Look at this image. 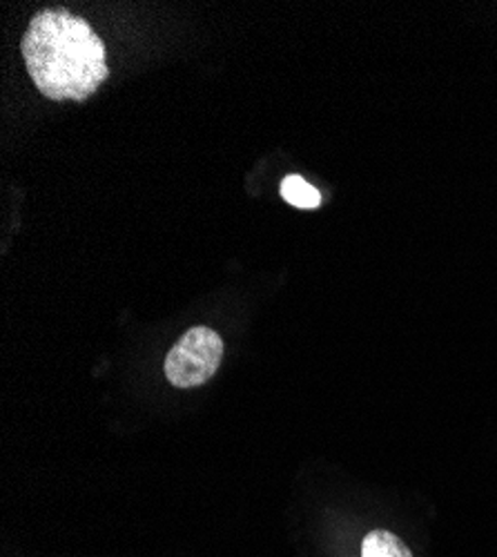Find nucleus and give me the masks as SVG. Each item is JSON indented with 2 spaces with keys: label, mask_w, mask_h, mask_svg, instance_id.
<instances>
[{
  "label": "nucleus",
  "mask_w": 497,
  "mask_h": 557,
  "mask_svg": "<svg viewBox=\"0 0 497 557\" xmlns=\"http://www.w3.org/2000/svg\"><path fill=\"white\" fill-rule=\"evenodd\" d=\"M21 52L34 85L52 101H85L110 76L103 40L67 10L38 12Z\"/></svg>",
  "instance_id": "1"
},
{
  "label": "nucleus",
  "mask_w": 497,
  "mask_h": 557,
  "mask_svg": "<svg viewBox=\"0 0 497 557\" xmlns=\"http://www.w3.org/2000/svg\"><path fill=\"white\" fill-rule=\"evenodd\" d=\"M223 339L208 326H195L184 333L165 357V377L176 388H195L210 377L221 366Z\"/></svg>",
  "instance_id": "2"
},
{
  "label": "nucleus",
  "mask_w": 497,
  "mask_h": 557,
  "mask_svg": "<svg viewBox=\"0 0 497 557\" xmlns=\"http://www.w3.org/2000/svg\"><path fill=\"white\" fill-rule=\"evenodd\" d=\"M361 557H413V553L395 533L377 529L361 542Z\"/></svg>",
  "instance_id": "3"
},
{
  "label": "nucleus",
  "mask_w": 497,
  "mask_h": 557,
  "mask_svg": "<svg viewBox=\"0 0 497 557\" xmlns=\"http://www.w3.org/2000/svg\"><path fill=\"white\" fill-rule=\"evenodd\" d=\"M282 197L299 210H314L322 206V195L318 188H312L306 178L297 174H290L282 181Z\"/></svg>",
  "instance_id": "4"
}]
</instances>
